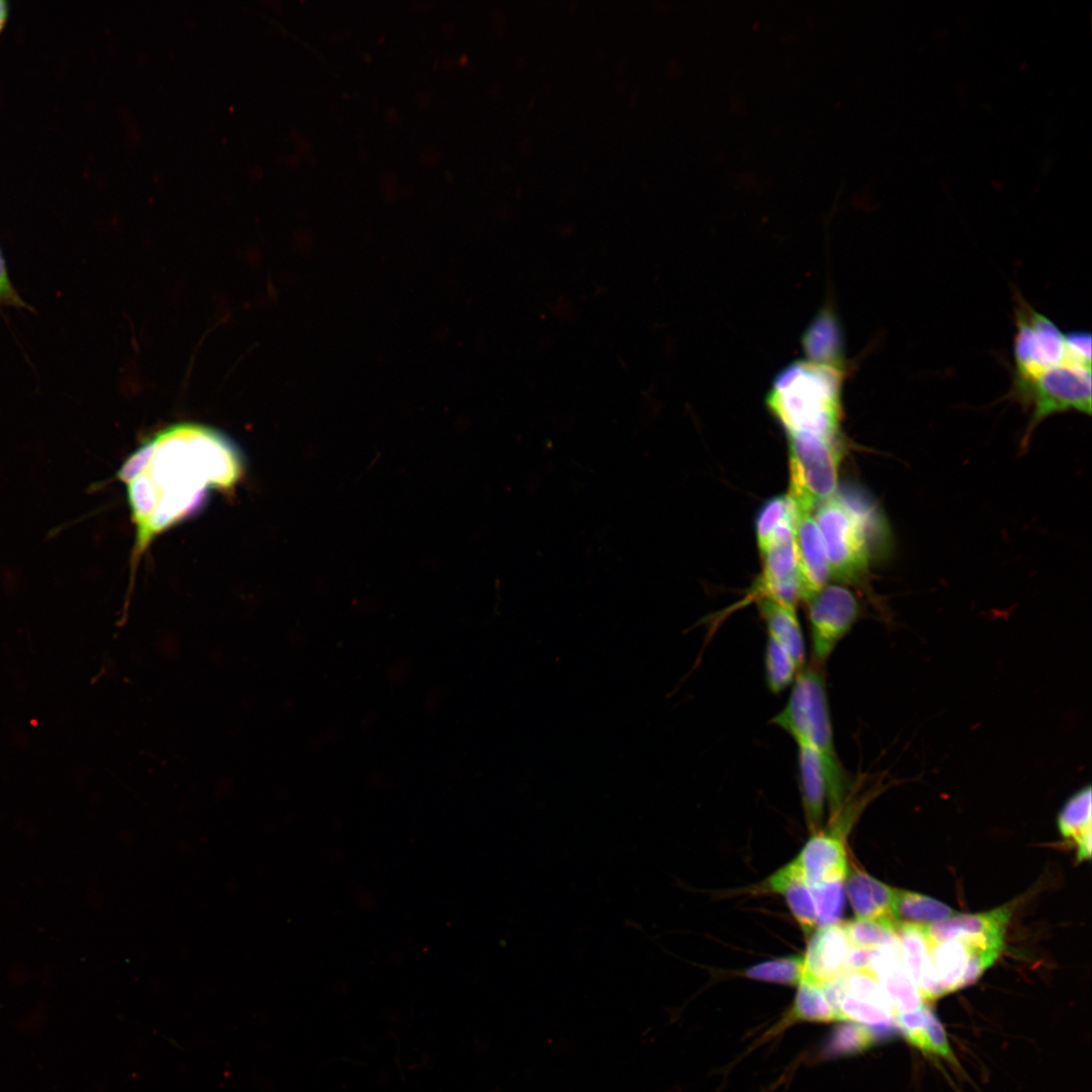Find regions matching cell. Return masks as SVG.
Returning <instances> with one entry per match:
<instances>
[{
	"label": "cell",
	"instance_id": "1",
	"mask_svg": "<svg viewBox=\"0 0 1092 1092\" xmlns=\"http://www.w3.org/2000/svg\"><path fill=\"white\" fill-rule=\"evenodd\" d=\"M242 474L241 453L216 429L178 423L148 439L118 472L135 527L132 560L198 510L211 489H229Z\"/></svg>",
	"mask_w": 1092,
	"mask_h": 1092
},
{
	"label": "cell",
	"instance_id": "22",
	"mask_svg": "<svg viewBox=\"0 0 1092 1092\" xmlns=\"http://www.w3.org/2000/svg\"><path fill=\"white\" fill-rule=\"evenodd\" d=\"M791 1021L831 1022L839 1020L835 1009L827 1000L821 986L802 979L789 1013Z\"/></svg>",
	"mask_w": 1092,
	"mask_h": 1092
},
{
	"label": "cell",
	"instance_id": "31",
	"mask_svg": "<svg viewBox=\"0 0 1092 1092\" xmlns=\"http://www.w3.org/2000/svg\"><path fill=\"white\" fill-rule=\"evenodd\" d=\"M817 911V928L837 924L844 908V881L809 885Z\"/></svg>",
	"mask_w": 1092,
	"mask_h": 1092
},
{
	"label": "cell",
	"instance_id": "11",
	"mask_svg": "<svg viewBox=\"0 0 1092 1092\" xmlns=\"http://www.w3.org/2000/svg\"><path fill=\"white\" fill-rule=\"evenodd\" d=\"M851 944L842 924L818 927L808 941L803 958V977L819 986L835 981L846 971Z\"/></svg>",
	"mask_w": 1092,
	"mask_h": 1092
},
{
	"label": "cell",
	"instance_id": "30",
	"mask_svg": "<svg viewBox=\"0 0 1092 1092\" xmlns=\"http://www.w3.org/2000/svg\"><path fill=\"white\" fill-rule=\"evenodd\" d=\"M747 978L784 985H799L803 977V958L786 957L766 961L743 972Z\"/></svg>",
	"mask_w": 1092,
	"mask_h": 1092
},
{
	"label": "cell",
	"instance_id": "29",
	"mask_svg": "<svg viewBox=\"0 0 1092 1092\" xmlns=\"http://www.w3.org/2000/svg\"><path fill=\"white\" fill-rule=\"evenodd\" d=\"M845 994L895 1011L878 976L870 969L846 972L840 977Z\"/></svg>",
	"mask_w": 1092,
	"mask_h": 1092
},
{
	"label": "cell",
	"instance_id": "28",
	"mask_svg": "<svg viewBox=\"0 0 1092 1092\" xmlns=\"http://www.w3.org/2000/svg\"><path fill=\"white\" fill-rule=\"evenodd\" d=\"M903 962L911 978L917 983L928 963L929 943L923 925L900 924L897 928Z\"/></svg>",
	"mask_w": 1092,
	"mask_h": 1092
},
{
	"label": "cell",
	"instance_id": "25",
	"mask_svg": "<svg viewBox=\"0 0 1092 1092\" xmlns=\"http://www.w3.org/2000/svg\"><path fill=\"white\" fill-rule=\"evenodd\" d=\"M1060 833L1074 841L1091 829V787L1081 788L1063 806L1058 816Z\"/></svg>",
	"mask_w": 1092,
	"mask_h": 1092
},
{
	"label": "cell",
	"instance_id": "35",
	"mask_svg": "<svg viewBox=\"0 0 1092 1092\" xmlns=\"http://www.w3.org/2000/svg\"><path fill=\"white\" fill-rule=\"evenodd\" d=\"M878 948L851 946L846 960V971L871 970L873 959Z\"/></svg>",
	"mask_w": 1092,
	"mask_h": 1092
},
{
	"label": "cell",
	"instance_id": "20",
	"mask_svg": "<svg viewBox=\"0 0 1092 1092\" xmlns=\"http://www.w3.org/2000/svg\"><path fill=\"white\" fill-rule=\"evenodd\" d=\"M929 943V968L943 994L960 989L968 959V948L960 940Z\"/></svg>",
	"mask_w": 1092,
	"mask_h": 1092
},
{
	"label": "cell",
	"instance_id": "19",
	"mask_svg": "<svg viewBox=\"0 0 1092 1092\" xmlns=\"http://www.w3.org/2000/svg\"><path fill=\"white\" fill-rule=\"evenodd\" d=\"M956 915L946 904L915 892L895 890L892 916L898 925H928Z\"/></svg>",
	"mask_w": 1092,
	"mask_h": 1092
},
{
	"label": "cell",
	"instance_id": "32",
	"mask_svg": "<svg viewBox=\"0 0 1092 1092\" xmlns=\"http://www.w3.org/2000/svg\"><path fill=\"white\" fill-rule=\"evenodd\" d=\"M839 1020H849L870 1027L894 1022L891 1011L868 1001L844 994L836 1008Z\"/></svg>",
	"mask_w": 1092,
	"mask_h": 1092
},
{
	"label": "cell",
	"instance_id": "5",
	"mask_svg": "<svg viewBox=\"0 0 1092 1092\" xmlns=\"http://www.w3.org/2000/svg\"><path fill=\"white\" fill-rule=\"evenodd\" d=\"M1012 397L1031 408L1025 442L1045 418L1067 411L1091 413V366L1067 361L1038 375L1013 378Z\"/></svg>",
	"mask_w": 1092,
	"mask_h": 1092
},
{
	"label": "cell",
	"instance_id": "8",
	"mask_svg": "<svg viewBox=\"0 0 1092 1092\" xmlns=\"http://www.w3.org/2000/svg\"><path fill=\"white\" fill-rule=\"evenodd\" d=\"M813 662L823 665L859 616L854 594L841 584H826L808 602Z\"/></svg>",
	"mask_w": 1092,
	"mask_h": 1092
},
{
	"label": "cell",
	"instance_id": "9",
	"mask_svg": "<svg viewBox=\"0 0 1092 1092\" xmlns=\"http://www.w3.org/2000/svg\"><path fill=\"white\" fill-rule=\"evenodd\" d=\"M797 521V520H796ZM796 521L780 525L760 552L762 572L751 598L774 600L796 608L801 601L795 540Z\"/></svg>",
	"mask_w": 1092,
	"mask_h": 1092
},
{
	"label": "cell",
	"instance_id": "12",
	"mask_svg": "<svg viewBox=\"0 0 1092 1092\" xmlns=\"http://www.w3.org/2000/svg\"><path fill=\"white\" fill-rule=\"evenodd\" d=\"M795 540L801 601L806 603L831 577L823 539L811 513L798 511Z\"/></svg>",
	"mask_w": 1092,
	"mask_h": 1092
},
{
	"label": "cell",
	"instance_id": "15",
	"mask_svg": "<svg viewBox=\"0 0 1092 1092\" xmlns=\"http://www.w3.org/2000/svg\"><path fill=\"white\" fill-rule=\"evenodd\" d=\"M759 890L783 895L794 918L806 935H811L817 929V911L813 894L794 860L763 881Z\"/></svg>",
	"mask_w": 1092,
	"mask_h": 1092
},
{
	"label": "cell",
	"instance_id": "33",
	"mask_svg": "<svg viewBox=\"0 0 1092 1092\" xmlns=\"http://www.w3.org/2000/svg\"><path fill=\"white\" fill-rule=\"evenodd\" d=\"M926 1030L928 1035L929 1054L953 1061V1055L949 1048L944 1028L934 1011L927 1005Z\"/></svg>",
	"mask_w": 1092,
	"mask_h": 1092
},
{
	"label": "cell",
	"instance_id": "18",
	"mask_svg": "<svg viewBox=\"0 0 1092 1092\" xmlns=\"http://www.w3.org/2000/svg\"><path fill=\"white\" fill-rule=\"evenodd\" d=\"M757 609L765 624L767 638L784 647L800 668L804 667L806 645L796 608L763 598L757 600Z\"/></svg>",
	"mask_w": 1092,
	"mask_h": 1092
},
{
	"label": "cell",
	"instance_id": "14",
	"mask_svg": "<svg viewBox=\"0 0 1092 1092\" xmlns=\"http://www.w3.org/2000/svg\"><path fill=\"white\" fill-rule=\"evenodd\" d=\"M871 970L878 976L895 1013L916 1010L925 1004L903 962L899 940L877 949Z\"/></svg>",
	"mask_w": 1092,
	"mask_h": 1092
},
{
	"label": "cell",
	"instance_id": "34",
	"mask_svg": "<svg viewBox=\"0 0 1092 1092\" xmlns=\"http://www.w3.org/2000/svg\"><path fill=\"white\" fill-rule=\"evenodd\" d=\"M1068 357L1071 361L1091 366V337L1085 332L1065 334Z\"/></svg>",
	"mask_w": 1092,
	"mask_h": 1092
},
{
	"label": "cell",
	"instance_id": "16",
	"mask_svg": "<svg viewBox=\"0 0 1092 1092\" xmlns=\"http://www.w3.org/2000/svg\"><path fill=\"white\" fill-rule=\"evenodd\" d=\"M801 798L812 833L820 831L827 803V779L822 758L811 746L797 743Z\"/></svg>",
	"mask_w": 1092,
	"mask_h": 1092
},
{
	"label": "cell",
	"instance_id": "21",
	"mask_svg": "<svg viewBox=\"0 0 1092 1092\" xmlns=\"http://www.w3.org/2000/svg\"><path fill=\"white\" fill-rule=\"evenodd\" d=\"M875 1043L876 1039L869 1027L844 1020L830 1031L819 1054L825 1060L837 1059L863 1053Z\"/></svg>",
	"mask_w": 1092,
	"mask_h": 1092
},
{
	"label": "cell",
	"instance_id": "26",
	"mask_svg": "<svg viewBox=\"0 0 1092 1092\" xmlns=\"http://www.w3.org/2000/svg\"><path fill=\"white\" fill-rule=\"evenodd\" d=\"M764 669L767 688L774 694L792 686L801 670L791 654L770 638L765 645Z\"/></svg>",
	"mask_w": 1092,
	"mask_h": 1092
},
{
	"label": "cell",
	"instance_id": "37",
	"mask_svg": "<svg viewBox=\"0 0 1092 1092\" xmlns=\"http://www.w3.org/2000/svg\"><path fill=\"white\" fill-rule=\"evenodd\" d=\"M1078 860L1089 859L1091 856V829L1082 833L1076 840Z\"/></svg>",
	"mask_w": 1092,
	"mask_h": 1092
},
{
	"label": "cell",
	"instance_id": "6",
	"mask_svg": "<svg viewBox=\"0 0 1092 1092\" xmlns=\"http://www.w3.org/2000/svg\"><path fill=\"white\" fill-rule=\"evenodd\" d=\"M789 496L797 511L809 512L836 493L840 451L836 440L787 433Z\"/></svg>",
	"mask_w": 1092,
	"mask_h": 1092
},
{
	"label": "cell",
	"instance_id": "17",
	"mask_svg": "<svg viewBox=\"0 0 1092 1092\" xmlns=\"http://www.w3.org/2000/svg\"><path fill=\"white\" fill-rule=\"evenodd\" d=\"M845 879L847 895L856 918L894 920L892 907L896 889L858 869L847 872Z\"/></svg>",
	"mask_w": 1092,
	"mask_h": 1092
},
{
	"label": "cell",
	"instance_id": "24",
	"mask_svg": "<svg viewBox=\"0 0 1092 1092\" xmlns=\"http://www.w3.org/2000/svg\"><path fill=\"white\" fill-rule=\"evenodd\" d=\"M797 515L796 505L789 494L769 498L759 510L755 521L759 552L764 550L775 530L783 523L796 521Z\"/></svg>",
	"mask_w": 1092,
	"mask_h": 1092
},
{
	"label": "cell",
	"instance_id": "3",
	"mask_svg": "<svg viewBox=\"0 0 1092 1092\" xmlns=\"http://www.w3.org/2000/svg\"><path fill=\"white\" fill-rule=\"evenodd\" d=\"M770 722L796 743L807 744L818 752L826 772L830 816H834L848 798L850 781L835 750L822 665L812 662L801 668L786 705Z\"/></svg>",
	"mask_w": 1092,
	"mask_h": 1092
},
{
	"label": "cell",
	"instance_id": "36",
	"mask_svg": "<svg viewBox=\"0 0 1092 1092\" xmlns=\"http://www.w3.org/2000/svg\"><path fill=\"white\" fill-rule=\"evenodd\" d=\"M17 301L18 298L10 284L4 260L0 252V303L15 304Z\"/></svg>",
	"mask_w": 1092,
	"mask_h": 1092
},
{
	"label": "cell",
	"instance_id": "7",
	"mask_svg": "<svg viewBox=\"0 0 1092 1092\" xmlns=\"http://www.w3.org/2000/svg\"><path fill=\"white\" fill-rule=\"evenodd\" d=\"M1015 324L1013 378H1031L1054 366L1071 361L1065 334L1021 297L1017 299Z\"/></svg>",
	"mask_w": 1092,
	"mask_h": 1092
},
{
	"label": "cell",
	"instance_id": "13",
	"mask_svg": "<svg viewBox=\"0 0 1092 1092\" xmlns=\"http://www.w3.org/2000/svg\"><path fill=\"white\" fill-rule=\"evenodd\" d=\"M846 857L841 837L831 831H817L793 860L808 885H818L845 881Z\"/></svg>",
	"mask_w": 1092,
	"mask_h": 1092
},
{
	"label": "cell",
	"instance_id": "38",
	"mask_svg": "<svg viewBox=\"0 0 1092 1092\" xmlns=\"http://www.w3.org/2000/svg\"><path fill=\"white\" fill-rule=\"evenodd\" d=\"M8 15V4L4 0H0V30Z\"/></svg>",
	"mask_w": 1092,
	"mask_h": 1092
},
{
	"label": "cell",
	"instance_id": "27",
	"mask_svg": "<svg viewBox=\"0 0 1092 1092\" xmlns=\"http://www.w3.org/2000/svg\"><path fill=\"white\" fill-rule=\"evenodd\" d=\"M804 344L810 360L842 363L839 341L831 316H819L806 334Z\"/></svg>",
	"mask_w": 1092,
	"mask_h": 1092
},
{
	"label": "cell",
	"instance_id": "2",
	"mask_svg": "<svg viewBox=\"0 0 1092 1092\" xmlns=\"http://www.w3.org/2000/svg\"><path fill=\"white\" fill-rule=\"evenodd\" d=\"M843 372L842 363L795 362L775 379L766 405L787 433L836 440Z\"/></svg>",
	"mask_w": 1092,
	"mask_h": 1092
},
{
	"label": "cell",
	"instance_id": "23",
	"mask_svg": "<svg viewBox=\"0 0 1092 1092\" xmlns=\"http://www.w3.org/2000/svg\"><path fill=\"white\" fill-rule=\"evenodd\" d=\"M842 925L851 946L882 948L898 942V924L892 919L855 918Z\"/></svg>",
	"mask_w": 1092,
	"mask_h": 1092
},
{
	"label": "cell",
	"instance_id": "4",
	"mask_svg": "<svg viewBox=\"0 0 1092 1092\" xmlns=\"http://www.w3.org/2000/svg\"><path fill=\"white\" fill-rule=\"evenodd\" d=\"M815 517L831 576L847 583L862 581L870 560L866 515L835 493L817 507Z\"/></svg>",
	"mask_w": 1092,
	"mask_h": 1092
},
{
	"label": "cell",
	"instance_id": "10",
	"mask_svg": "<svg viewBox=\"0 0 1092 1092\" xmlns=\"http://www.w3.org/2000/svg\"><path fill=\"white\" fill-rule=\"evenodd\" d=\"M1010 916L1011 906L1004 905L984 913L953 915L924 925V932L930 943L960 940L967 946L1000 954Z\"/></svg>",
	"mask_w": 1092,
	"mask_h": 1092
}]
</instances>
